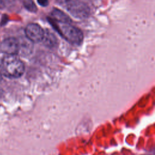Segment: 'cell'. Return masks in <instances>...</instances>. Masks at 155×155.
<instances>
[{
  "mask_svg": "<svg viewBox=\"0 0 155 155\" xmlns=\"http://www.w3.org/2000/svg\"><path fill=\"white\" fill-rule=\"evenodd\" d=\"M0 50L4 54L16 55L20 51L19 41L15 38H8L0 45Z\"/></svg>",
  "mask_w": 155,
  "mask_h": 155,
  "instance_id": "obj_4",
  "label": "cell"
},
{
  "mask_svg": "<svg viewBox=\"0 0 155 155\" xmlns=\"http://www.w3.org/2000/svg\"><path fill=\"white\" fill-rule=\"evenodd\" d=\"M38 4L42 7H46L48 4V0H37Z\"/></svg>",
  "mask_w": 155,
  "mask_h": 155,
  "instance_id": "obj_9",
  "label": "cell"
},
{
  "mask_svg": "<svg viewBox=\"0 0 155 155\" xmlns=\"http://www.w3.org/2000/svg\"><path fill=\"white\" fill-rule=\"evenodd\" d=\"M1 94H2V92H1V90H0V96H1Z\"/></svg>",
  "mask_w": 155,
  "mask_h": 155,
  "instance_id": "obj_12",
  "label": "cell"
},
{
  "mask_svg": "<svg viewBox=\"0 0 155 155\" xmlns=\"http://www.w3.org/2000/svg\"><path fill=\"white\" fill-rule=\"evenodd\" d=\"M24 5L28 11L31 12H35L37 10L36 5L31 0H24Z\"/></svg>",
  "mask_w": 155,
  "mask_h": 155,
  "instance_id": "obj_8",
  "label": "cell"
},
{
  "mask_svg": "<svg viewBox=\"0 0 155 155\" xmlns=\"http://www.w3.org/2000/svg\"><path fill=\"white\" fill-rule=\"evenodd\" d=\"M24 63L16 55L4 54L1 59V75L9 78H18L24 74Z\"/></svg>",
  "mask_w": 155,
  "mask_h": 155,
  "instance_id": "obj_1",
  "label": "cell"
},
{
  "mask_svg": "<svg viewBox=\"0 0 155 155\" xmlns=\"http://www.w3.org/2000/svg\"><path fill=\"white\" fill-rule=\"evenodd\" d=\"M44 31L42 27L35 23H31L27 25L25 29L26 38L34 43L42 41L44 36Z\"/></svg>",
  "mask_w": 155,
  "mask_h": 155,
  "instance_id": "obj_3",
  "label": "cell"
},
{
  "mask_svg": "<svg viewBox=\"0 0 155 155\" xmlns=\"http://www.w3.org/2000/svg\"><path fill=\"white\" fill-rule=\"evenodd\" d=\"M70 2L71 3L67 7V10L73 16L76 18H81L87 17L88 16L90 10L86 4L76 1Z\"/></svg>",
  "mask_w": 155,
  "mask_h": 155,
  "instance_id": "obj_5",
  "label": "cell"
},
{
  "mask_svg": "<svg viewBox=\"0 0 155 155\" xmlns=\"http://www.w3.org/2000/svg\"><path fill=\"white\" fill-rule=\"evenodd\" d=\"M52 20L59 22L71 23V19L62 11L54 8L51 12Z\"/></svg>",
  "mask_w": 155,
  "mask_h": 155,
  "instance_id": "obj_6",
  "label": "cell"
},
{
  "mask_svg": "<svg viewBox=\"0 0 155 155\" xmlns=\"http://www.w3.org/2000/svg\"><path fill=\"white\" fill-rule=\"evenodd\" d=\"M49 21L54 28L67 41L74 45H80L82 43L83 33L79 28L72 25L70 23L59 22L51 19Z\"/></svg>",
  "mask_w": 155,
  "mask_h": 155,
  "instance_id": "obj_2",
  "label": "cell"
},
{
  "mask_svg": "<svg viewBox=\"0 0 155 155\" xmlns=\"http://www.w3.org/2000/svg\"><path fill=\"white\" fill-rule=\"evenodd\" d=\"M66 1H68V2H74V1H77L78 0H66Z\"/></svg>",
  "mask_w": 155,
  "mask_h": 155,
  "instance_id": "obj_10",
  "label": "cell"
},
{
  "mask_svg": "<svg viewBox=\"0 0 155 155\" xmlns=\"http://www.w3.org/2000/svg\"><path fill=\"white\" fill-rule=\"evenodd\" d=\"M42 41H44L45 44L48 45V47H53L56 44V38L53 34L49 32H47L46 33H44V36Z\"/></svg>",
  "mask_w": 155,
  "mask_h": 155,
  "instance_id": "obj_7",
  "label": "cell"
},
{
  "mask_svg": "<svg viewBox=\"0 0 155 155\" xmlns=\"http://www.w3.org/2000/svg\"><path fill=\"white\" fill-rule=\"evenodd\" d=\"M1 79H2V76H1V74L0 73V81H1Z\"/></svg>",
  "mask_w": 155,
  "mask_h": 155,
  "instance_id": "obj_11",
  "label": "cell"
}]
</instances>
